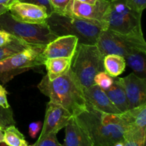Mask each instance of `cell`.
<instances>
[{"mask_svg":"<svg viewBox=\"0 0 146 146\" xmlns=\"http://www.w3.org/2000/svg\"><path fill=\"white\" fill-rule=\"evenodd\" d=\"M114 77H111L105 72H101L94 77V83L103 90H106L109 88L113 83Z\"/></svg>","mask_w":146,"mask_h":146,"instance_id":"obj_24","label":"cell"},{"mask_svg":"<svg viewBox=\"0 0 146 146\" xmlns=\"http://www.w3.org/2000/svg\"><path fill=\"white\" fill-rule=\"evenodd\" d=\"M7 92L2 85L0 84V106L4 108H9L10 107L7 97Z\"/></svg>","mask_w":146,"mask_h":146,"instance_id":"obj_32","label":"cell"},{"mask_svg":"<svg viewBox=\"0 0 146 146\" xmlns=\"http://www.w3.org/2000/svg\"><path fill=\"white\" fill-rule=\"evenodd\" d=\"M76 1H80V2L86 3V4H96V2L97 1V0H76Z\"/></svg>","mask_w":146,"mask_h":146,"instance_id":"obj_34","label":"cell"},{"mask_svg":"<svg viewBox=\"0 0 146 146\" xmlns=\"http://www.w3.org/2000/svg\"><path fill=\"white\" fill-rule=\"evenodd\" d=\"M14 36L8 31L0 29V46L4 45L14 38Z\"/></svg>","mask_w":146,"mask_h":146,"instance_id":"obj_30","label":"cell"},{"mask_svg":"<svg viewBox=\"0 0 146 146\" xmlns=\"http://www.w3.org/2000/svg\"><path fill=\"white\" fill-rule=\"evenodd\" d=\"M37 87L49 97L50 101L62 106L72 117H76L87 110L84 90L71 69L53 81H50L46 74Z\"/></svg>","mask_w":146,"mask_h":146,"instance_id":"obj_2","label":"cell"},{"mask_svg":"<svg viewBox=\"0 0 146 146\" xmlns=\"http://www.w3.org/2000/svg\"><path fill=\"white\" fill-rule=\"evenodd\" d=\"M125 58L117 54H107L104 58V72L113 77H117L125 71Z\"/></svg>","mask_w":146,"mask_h":146,"instance_id":"obj_19","label":"cell"},{"mask_svg":"<svg viewBox=\"0 0 146 146\" xmlns=\"http://www.w3.org/2000/svg\"><path fill=\"white\" fill-rule=\"evenodd\" d=\"M4 143L7 146H27L29 145L24 135L15 125L9 126L4 130Z\"/></svg>","mask_w":146,"mask_h":146,"instance_id":"obj_22","label":"cell"},{"mask_svg":"<svg viewBox=\"0 0 146 146\" xmlns=\"http://www.w3.org/2000/svg\"><path fill=\"white\" fill-rule=\"evenodd\" d=\"M31 45L15 37L9 43L0 46V62L21 52Z\"/></svg>","mask_w":146,"mask_h":146,"instance_id":"obj_20","label":"cell"},{"mask_svg":"<svg viewBox=\"0 0 146 146\" xmlns=\"http://www.w3.org/2000/svg\"><path fill=\"white\" fill-rule=\"evenodd\" d=\"M70 0H50L54 12L64 14Z\"/></svg>","mask_w":146,"mask_h":146,"instance_id":"obj_28","label":"cell"},{"mask_svg":"<svg viewBox=\"0 0 146 146\" xmlns=\"http://www.w3.org/2000/svg\"><path fill=\"white\" fill-rule=\"evenodd\" d=\"M78 44V40L75 36L58 37L46 45L44 55L46 59L57 57L73 58Z\"/></svg>","mask_w":146,"mask_h":146,"instance_id":"obj_14","label":"cell"},{"mask_svg":"<svg viewBox=\"0 0 146 146\" xmlns=\"http://www.w3.org/2000/svg\"><path fill=\"white\" fill-rule=\"evenodd\" d=\"M145 53L138 52L125 57V63L138 77L146 79Z\"/></svg>","mask_w":146,"mask_h":146,"instance_id":"obj_21","label":"cell"},{"mask_svg":"<svg viewBox=\"0 0 146 146\" xmlns=\"http://www.w3.org/2000/svg\"><path fill=\"white\" fill-rule=\"evenodd\" d=\"M45 22L56 37L75 36L78 44H96L101 30L104 29L101 23L55 12L48 15Z\"/></svg>","mask_w":146,"mask_h":146,"instance_id":"obj_3","label":"cell"},{"mask_svg":"<svg viewBox=\"0 0 146 146\" xmlns=\"http://www.w3.org/2000/svg\"><path fill=\"white\" fill-rule=\"evenodd\" d=\"M126 4L130 9L142 14L146 7V0H126Z\"/></svg>","mask_w":146,"mask_h":146,"instance_id":"obj_27","label":"cell"},{"mask_svg":"<svg viewBox=\"0 0 146 146\" xmlns=\"http://www.w3.org/2000/svg\"><path fill=\"white\" fill-rule=\"evenodd\" d=\"M16 1H17V0H0V5H3L9 8Z\"/></svg>","mask_w":146,"mask_h":146,"instance_id":"obj_33","label":"cell"},{"mask_svg":"<svg viewBox=\"0 0 146 146\" xmlns=\"http://www.w3.org/2000/svg\"><path fill=\"white\" fill-rule=\"evenodd\" d=\"M9 12L16 21L29 24H42L48 16L46 9L43 7L19 1L10 6Z\"/></svg>","mask_w":146,"mask_h":146,"instance_id":"obj_12","label":"cell"},{"mask_svg":"<svg viewBox=\"0 0 146 146\" xmlns=\"http://www.w3.org/2000/svg\"><path fill=\"white\" fill-rule=\"evenodd\" d=\"M125 125V133L146 137V104L118 114Z\"/></svg>","mask_w":146,"mask_h":146,"instance_id":"obj_13","label":"cell"},{"mask_svg":"<svg viewBox=\"0 0 146 146\" xmlns=\"http://www.w3.org/2000/svg\"><path fill=\"white\" fill-rule=\"evenodd\" d=\"M27 146H31V145H27Z\"/></svg>","mask_w":146,"mask_h":146,"instance_id":"obj_37","label":"cell"},{"mask_svg":"<svg viewBox=\"0 0 146 146\" xmlns=\"http://www.w3.org/2000/svg\"><path fill=\"white\" fill-rule=\"evenodd\" d=\"M105 92L114 106L121 113H123L129 110L125 90L120 82L119 77H114V81L112 85L106 90Z\"/></svg>","mask_w":146,"mask_h":146,"instance_id":"obj_18","label":"cell"},{"mask_svg":"<svg viewBox=\"0 0 146 146\" xmlns=\"http://www.w3.org/2000/svg\"><path fill=\"white\" fill-rule=\"evenodd\" d=\"M84 93L87 104L96 110L108 114L121 113L108 98L105 90L98 86L94 84L88 88L84 89Z\"/></svg>","mask_w":146,"mask_h":146,"instance_id":"obj_15","label":"cell"},{"mask_svg":"<svg viewBox=\"0 0 146 146\" xmlns=\"http://www.w3.org/2000/svg\"><path fill=\"white\" fill-rule=\"evenodd\" d=\"M45 47L31 44L21 52L0 62V82L5 84L18 74L44 65Z\"/></svg>","mask_w":146,"mask_h":146,"instance_id":"obj_7","label":"cell"},{"mask_svg":"<svg viewBox=\"0 0 146 146\" xmlns=\"http://www.w3.org/2000/svg\"><path fill=\"white\" fill-rule=\"evenodd\" d=\"M72 117L65 108L56 103L49 101L47 103L42 130L38 139H41L51 133H56L66 127Z\"/></svg>","mask_w":146,"mask_h":146,"instance_id":"obj_10","label":"cell"},{"mask_svg":"<svg viewBox=\"0 0 146 146\" xmlns=\"http://www.w3.org/2000/svg\"><path fill=\"white\" fill-rule=\"evenodd\" d=\"M96 44L104 57L107 54L125 57L138 52L146 54V43L143 34H122L105 29L101 30Z\"/></svg>","mask_w":146,"mask_h":146,"instance_id":"obj_5","label":"cell"},{"mask_svg":"<svg viewBox=\"0 0 146 146\" xmlns=\"http://www.w3.org/2000/svg\"><path fill=\"white\" fill-rule=\"evenodd\" d=\"M41 127H42V123L41 121L33 122V123H30L29 126V134L30 137L32 138H35L38 133L41 130Z\"/></svg>","mask_w":146,"mask_h":146,"instance_id":"obj_29","label":"cell"},{"mask_svg":"<svg viewBox=\"0 0 146 146\" xmlns=\"http://www.w3.org/2000/svg\"><path fill=\"white\" fill-rule=\"evenodd\" d=\"M104 58L96 44H78L70 69L78 78L83 90L94 85V77L104 72Z\"/></svg>","mask_w":146,"mask_h":146,"instance_id":"obj_4","label":"cell"},{"mask_svg":"<svg viewBox=\"0 0 146 146\" xmlns=\"http://www.w3.org/2000/svg\"><path fill=\"white\" fill-rule=\"evenodd\" d=\"M17 1L24 3H29V4H34L38 7H43L46 9L48 15H50L51 13L54 12L52 6H51L50 0H17Z\"/></svg>","mask_w":146,"mask_h":146,"instance_id":"obj_26","label":"cell"},{"mask_svg":"<svg viewBox=\"0 0 146 146\" xmlns=\"http://www.w3.org/2000/svg\"><path fill=\"white\" fill-rule=\"evenodd\" d=\"M108 4L109 0H97L94 4L80 2L76 0H70L64 14L101 23L104 25L105 29L103 17Z\"/></svg>","mask_w":146,"mask_h":146,"instance_id":"obj_9","label":"cell"},{"mask_svg":"<svg viewBox=\"0 0 146 146\" xmlns=\"http://www.w3.org/2000/svg\"><path fill=\"white\" fill-rule=\"evenodd\" d=\"M31 146H63L58 141L56 133H51L41 139H38L37 141Z\"/></svg>","mask_w":146,"mask_h":146,"instance_id":"obj_25","label":"cell"},{"mask_svg":"<svg viewBox=\"0 0 146 146\" xmlns=\"http://www.w3.org/2000/svg\"><path fill=\"white\" fill-rule=\"evenodd\" d=\"M75 117L94 146H114L124 140L125 125L118 114H108L87 104V110Z\"/></svg>","mask_w":146,"mask_h":146,"instance_id":"obj_1","label":"cell"},{"mask_svg":"<svg viewBox=\"0 0 146 146\" xmlns=\"http://www.w3.org/2000/svg\"><path fill=\"white\" fill-rule=\"evenodd\" d=\"M63 146H94L91 139L72 117L65 127V138Z\"/></svg>","mask_w":146,"mask_h":146,"instance_id":"obj_16","label":"cell"},{"mask_svg":"<svg viewBox=\"0 0 146 146\" xmlns=\"http://www.w3.org/2000/svg\"><path fill=\"white\" fill-rule=\"evenodd\" d=\"M71 57H57L46 59L44 65L46 69V76L50 81L64 75L71 68Z\"/></svg>","mask_w":146,"mask_h":146,"instance_id":"obj_17","label":"cell"},{"mask_svg":"<svg viewBox=\"0 0 146 146\" xmlns=\"http://www.w3.org/2000/svg\"><path fill=\"white\" fill-rule=\"evenodd\" d=\"M0 29L33 45L46 46L56 39L46 22L29 24L16 21L8 11L0 15Z\"/></svg>","mask_w":146,"mask_h":146,"instance_id":"obj_8","label":"cell"},{"mask_svg":"<svg viewBox=\"0 0 146 146\" xmlns=\"http://www.w3.org/2000/svg\"><path fill=\"white\" fill-rule=\"evenodd\" d=\"M4 143V130L0 127V144Z\"/></svg>","mask_w":146,"mask_h":146,"instance_id":"obj_36","label":"cell"},{"mask_svg":"<svg viewBox=\"0 0 146 146\" xmlns=\"http://www.w3.org/2000/svg\"><path fill=\"white\" fill-rule=\"evenodd\" d=\"M124 143L125 146H145V142L128 136L124 137Z\"/></svg>","mask_w":146,"mask_h":146,"instance_id":"obj_31","label":"cell"},{"mask_svg":"<svg viewBox=\"0 0 146 146\" xmlns=\"http://www.w3.org/2000/svg\"><path fill=\"white\" fill-rule=\"evenodd\" d=\"M141 15L130 9L126 0H109L103 17L105 28L122 34H143Z\"/></svg>","mask_w":146,"mask_h":146,"instance_id":"obj_6","label":"cell"},{"mask_svg":"<svg viewBox=\"0 0 146 146\" xmlns=\"http://www.w3.org/2000/svg\"><path fill=\"white\" fill-rule=\"evenodd\" d=\"M119 80L125 90L128 108L146 104V79L138 77L133 72L119 78Z\"/></svg>","mask_w":146,"mask_h":146,"instance_id":"obj_11","label":"cell"},{"mask_svg":"<svg viewBox=\"0 0 146 146\" xmlns=\"http://www.w3.org/2000/svg\"><path fill=\"white\" fill-rule=\"evenodd\" d=\"M9 11V8L3 5H0V15Z\"/></svg>","mask_w":146,"mask_h":146,"instance_id":"obj_35","label":"cell"},{"mask_svg":"<svg viewBox=\"0 0 146 146\" xmlns=\"http://www.w3.org/2000/svg\"><path fill=\"white\" fill-rule=\"evenodd\" d=\"M15 124L11 107L4 108L0 106V127L4 130L9 126L15 125Z\"/></svg>","mask_w":146,"mask_h":146,"instance_id":"obj_23","label":"cell"}]
</instances>
